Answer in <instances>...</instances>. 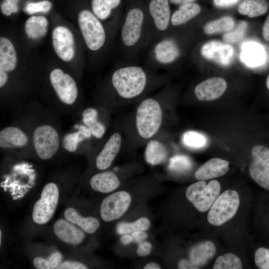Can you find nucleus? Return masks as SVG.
<instances>
[{
	"instance_id": "1",
	"label": "nucleus",
	"mask_w": 269,
	"mask_h": 269,
	"mask_svg": "<svg viewBox=\"0 0 269 269\" xmlns=\"http://www.w3.org/2000/svg\"><path fill=\"white\" fill-rule=\"evenodd\" d=\"M119 30L123 62L135 63L148 45L145 1L126 0Z\"/></svg>"
},
{
	"instance_id": "2",
	"label": "nucleus",
	"mask_w": 269,
	"mask_h": 269,
	"mask_svg": "<svg viewBox=\"0 0 269 269\" xmlns=\"http://www.w3.org/2000/svg\"><path fill=\"white\" fill-rule=\"evenodd\" d=\"M123 62L111 74L110 86L112 91L121 98H135L146 91L150 74L146 69L134 63Z\"/></svg>"
},
{
	"instance_id": "3",
	"label": "nucleus",
	"mask_w": 269,
	"mask_h": 269,
	"mask_svg": "<svg viewBox=\"0 0 269 269\" xmlns=\"http://www.w3.org/2000/svg\"><path fill=\"white\" fill-rule=\"evenodd\" d=\"M77 22L86 46L94 55L102 52L115 36L91 9H81Z\"/></svg>"
},
{
	"instance_id": "4",
	"label": "nucleus",
	"mask_w": 269,
	"mask_h": 269,
	"mask_svg": "<svg viewBox=\"0 0 269 269\" xmlns=\"http://www.w3.org/2000/svg\"><path fill=\"white\" fill-rule=\"evenodd\" d=\"M62 136L58 126L48 120H40L31 124L33 152L40 159L52 158L62 147Z\"/></svg>"
},
{
	"instance_id": "5",
	"label": "nucleus",
	"mask_w": 269,
	"mask_h": 269,
	"mask_svg": "<svg viewBox=\"0 0 269 269\" xmlns=\"http://www.w3.org/2000/svg\"><path fill=\"white\" fill-rule=\"evenodd\" d=\"M48 81L55 99L56 109L63 112L78 109L79 88L71 74L56 67L50 71Z\"/></svg>"
},
{
	"instance_id": "6",
	"label": "nucleus",
	"mask_w": 269,
	"mask_h": 269,
	"mask_svg": "<svg viewBox=\"0 0 269 269\" xmlns=\"http://www.w3.org/2000/svg\"><path fill=\"white\" fill-rule=\"evenodd\" d=\"M144 63L149 66L167 67L181 57L182 48L179 37L172 31L155 40L147 48Z\"/></svg>"
},
{
	"instance_id": "7",
	"label": "nucleus",
	"mask_w": 269,
	"mask_h": 269,
	"mask_svg": "<svg viewBox=\"0 0 269 269\" xmlns=\"http://www.w3.org/2000/svg\"><path fill=\"white\" fill-rule=\"evenodd\" d=\"M170 3L169 0L145 1L148 29L147 48L170 31L172 14Z\"/></svg>"
},
{
	"instance_id": "8",
	"label": "nucleus",
	"mask_w": 269,
	"mask_h": 269,
	"mask_svg": "<svg viewBox=\"0 0 269 269\" xmlns=\"http://www.w3.org/2000/svg\"><path fill=\"white\" fill-rule=\"evenodd\" d=\"M162 113L159 103L154 99L147 98L139 105L136 113V128L143 138H149L161 126Z\"/></svg>"
},
{
	"instance_id": "9",
	"label": "nucleus",
	"mask_w": 269,
	"mask_h": 269,
	"mask_svg": "<svg viewBox=\"0 0 269 269\" xmlns=\"http://www.w3.org/2000/svg\"><path fill=\"white\" fill-rule=\"evenodd\" d=\"M15 124L6 126L0 131L1 150L10 152L22 153L25 150L33 152L31 140V125L26 127Z\"/></svg>"
},
{
	"instance_id": "10",
	"label": "nucleus",
	"mask_w": 269,
	"mask_h": 269,
	"mask_svg": "<svg viewBox=\"0 0 269 269\" xmlns=\"http://www.w3.org/2000/svg\"><path fill=\"white\" fill-rule=\"evenodd\" d=\"M59 195V188L55 182H50L44 185L32 209V218L35 224L44 225L51 220L57 207Z\"/></svg>"
},
{
	"instance_id": "11",
	"label": "nucleus",
	"mask_w": 269,
	"mask_h": 269,
	"mask_svg": "<svg viewBox=\"0 0 269 269\" xmlns=\"http://www.w3.org/2000/svg\"><path fill=\"white\" fill-rule=\"evenodd\" d=\"M240 205V198L237 191H225L215 200L207 214L208 222L216 226L224 224L236 214Z\"/></svg>"
},
{
	"instance_id": "12",
	"label": "nucleus",
	"mask_w": 269,
	"mask_h": 269,
	"mask_svg": "<svg viewBox=\"0 0 269 269\" xmlns=\"http://www.w3.org/2000/svg\"><path fill=\"white\" fill-rule=\"evenodd\" d=\"M220 191V184L217 180H212L208 184L204 180H200L189 186L185 194L197 210L205 212L210 208Z\"/></svg>"
},
{
	"instance_id": "13",
	"label": "nucleus",
	"mask_w": 269,
	"mask_h": 269,
	"mask_svg": "<svg viewBox=\"0 0 269 269\" xmlns=\"http://www.w3.org/2000/svg\"><path fill=\"white\" fill-rule=\"evenodd\" d=\"M122 4L123 0H91L90 9L116 35L123 15Z\"/></svg>"
},
{
	"instance_id": "14",
	"label": "nucleus",
	"mask_w": 269,
	"mask_h": 269,
	"mask_svg": "<svg viewBox=\"0 0 269 269\" xmlns=\"http://www.w3.org/2000/svg\"><path fill=\"white\" fill-rule=\"evenodd\" d=\"M251 156L249 167L250 176L261 187L269 190V147L255 145L251 149Z\"/></svg>"
},
{
	"instance_id": "15",
	"label": "nucleus",
	"mask_w": 269,
	"mask_h": 269,
	"mask_svg": "<svg viewBox=\"0 0 269 269\" xmlns=\"http://www.w3.org/2000/svg\"><path fill=\"white\" fill-rule=\"evenodd\" d=\"M52 43L54 52L62 61L69 62L76 54V43L74 34L67 26H55L52 33Z\"/></svg>"
},
{
	"instance_id": "16",
	"label": "nucleus",
	"mask_w": 269,
	"mask_h": 269,
	"mask_svg": "<svg viewBox=\"0 0 269 269\" xmlns=\"http://www.w3.org/2000/svg\"><path fill=\"white\" fill-rule=\"evenodd\" d=\"M131 199V195L125 191L116 192L106 197L100 206L102 219L108 222L120 218L128 210Z\"/></svg>"
},
{
	"instance_id": "17",
	"label": "nucleus",
	"mask_w": 269,
	"mask_h": 269,
	"mask_svg": "<svg viewBox=\"0 0 269 269\" xmlns=\"http://www.w3.org/2000/svg\"><path fill=\"white\" fill-rule=\"evenodd\" d=\"M18 66V56L13 42L7 37H0V88L7 84L11 74Z\"/></svg>"
},
{
	"instance_id": "18",
	"label": "nucleus",
	"mask_w": 269,
	"mask_h": 269,
	"mask_svg": "<svg viewBox=\"0 0 269 269\" xmlns=\"http://www.w3.org/2000/svg\"><path fill=\"white\" fill-rule=\"evenodd\" d=\"M234 53V48L231 45L218 40L205 43L200 49L204 58L222 66H227L231 63Z\"/></svg>"
},
{
	"instance_id": "19",
	"label": "nucleus",
	"mask_w": 269,
	"mask_h": 269,
	"mask_svg": "<svg viewBox=\"0 0 269 269\" xmlns=\"http://www.w3.org/2000/svg\"><path fill=\"white\" fill-rule=\"evenodd\" d=\"M53 232L61 242L72 246H78L84 241L85 232L66 219H59L54 222Z\"/></svg>"
},
{
	"instance_id": "20",
	"label": "nucleus",
	"mask_w": 269,
	"mask_h": 269,
	"mask_svg": "<svg viewBox=\"0 0 269 269\" xmlns=\"http://www.w3.org/2000/svg\"><path fill=\"white\" fill-rule=\"evenodd\" d=\"M226 81L221 77L209 78L199 83L194 93L199 101H212L220 98L227 88Z\"/></svg>"
},
{
	"instance_id": "21",
	"label": "nucleus",
	"mask_w": 269,
	"mask_h": 269,
	"mask_svg": "<svg viewBox=\"0 0 269 269\" xmlns=\"http://www.w3.org/2000/svg\"><path fill=\"white\" fill-rule=\"evenodd\" d=\"M122 136L114 133L106 142L96 158V166L100 170L108 168L118 153L121 146Z\"/></svg>"
},
{
	"instance_id": "22",
	"label": "nucleus",
	"mask_w": 269,
	"mask_h": 269,
	"mask_svg": "<svg viewBox=\"0 0 269 269\" xmlns=\"http://www.w3.org/2000/svg\"><path fill=\"white\" fill-rule=\"evenodd\" d=\"M229 162L220 158L208 160L199 167L195 173V177L199 180H206L225 175L229 170Z\"/></svg>"
},
{
	"instance_id": "23",
	"label": "nucleus",
	"mask_w": 269,
	"mask_h": 269,
	"mask_svg": "<svg viewBox=\"0 0 269 269\" xmlns=\"http://www.w3.org/2000/svg\"><path fill=\"white\" fill-rule=\"evenodd\" d=\"M92 136L89 129L82 124H78L74 127V131H70L62 136V147L70 153H74L85 140Z\"/></svg>"
},
{
	"instance_id": "24",
	"label": "nucleus",
	"mask_w": 269,
	"mask_h": 269,
	"mask_svg": "<svg viewBox=\"0 0 269 269\" xmlns=\"http://www.w3.org/2000/svg\"><path fill=\"white\" fill-rule=\"evenodd\" d=\"M65 219L77 226L85 233L92 234L100 227L99 220L93 217H85L72 207H68L64 211Z\"/></svg>"
},
{
	"instance_id": "25",
	"label": "nucleus",
	"mask_w": 269,
	"mask_h": 269,
	"mask_svg": "<svg viewBox=\"0 0 269 269\" xmlns=\"http://www.w3.org/2000/svg\"><path fill=\"white\" fill-rule=\"evenodd\" d=\"M201 10L200 5L195 2L179 5L171 14L170 30L187 23L198 15Z\"/></svg>"
},
{
	"instance_id": "26",
	"label": "nucleus",
	"mask_w": 269,
	"mask_h": 269,
	"mask_svg": "<svg viewBox=\"0 0 269 269\" xmlns=\"http://www.w3.org/2000/svg\"><path fill=\"white\" fill-rule=\"evenodd\" d=\"M89 183L93 190L102 193H110L120 185L118 177L111 171H103L94 175Z\"/></svg>"
},
{
	"instance_id": "27",
	"label": "nucleus",
	"mask_w": 269,
	"mask_h": 269,
	"mask_svg": "<svg viewBox=\"0 0 269 269\" xmlns=\"http://www.w3.org/2000/svg\"><path fill=\"white\" fill-rule=\"evenodd\" d=\"M49 22L43 15H32L25 22L24 29L26 37L31 41H37L46 34Z\"/></svg>"
},
{
	"instance_id": "28",
	"label": "nucleus",
	"mask_w": 269,
	"mask_h": 269,
	"mask_svg": "<svg viewBox=\"0 0 269 269\" xmlns=\"http://www.w3.org/2000/svg\"><path fill=\"white\" fill-rule=\"evenodd\" d=\"M216 253V247L211 241H206L193 247L189 253L190 261L197 268L203 266Z\"/></svg>"
},
{
	"instance_id": "29",
	"label": "nucleus",
	"mask_w": 269,
	"mask_h": 269,
	"mask_svg": "<svg viewBox=\"0 0 269 269\" xmlns=\"http://www.w3.org/2000/svg\"><path fill=\"white\" fill-rule=\"evenodd\" d=\"M81 122L90 130L92 136L101 138L106 132L105 125L98 119V112L92 107L85 109L81 113Z\"/></svg>"
},
{
	"instance_id": "30",
	"label": "nucleus",
	"mask_w": 269,
	"mask_h": 269,
	"mask_svg": "<svg viewBox=\"0 0 269 269\" xmlns=\"http://www.w3.org/2000/svg\"><path fill=\"white\" fill-rule=\"evenodd\" d=\"M265 58V51L258 43L248 42L243 45L241 59L247 65L251 67L258 66L264 62Z\"/></svg>"
},
{
	"instance_id": "31",
	"label": "nucleus",
	"mask_w": 269,
	"mask_h": 269,
	"mask_svg": "<svg viewBox=\"0 0 269 269\" xmlns=\"http://www.w3.org/2000/svg\"><path fill=\"white\" fill-rule=\"evenodd\" d=\"M167 157V151L165 146L156 140H150L146 145L145 158L151 165H157L163 162Z\"/></svg>"
},
{
	"instance_id": "32",
	"label": "nucleus",
	"mask_w": 269,
	"mask_h": 269,
	"mask_svg": "<svg viewBox=\"0 0 269 269\" xmlns=\"http://www.w3.org/2000/svg\"><path fill=\"white\" fill-rule=\"evenodd\" d=\"M269 6L266 0H244L239 5L238 10L242 15L254 17L266 13Z\"/></svg>"
},
{
	"instance_id": "33",
	"label": "nucleus",
	"mask_w": 269,
	"mask_h": 269,
	"mask_svg": "<svg viewBox=\"0 0 269 269\" xmlns=\"http://www.w3.org/2000/svg\"><path fill=\"white\" fill-rule=\"evenodd\" d=\"M235 26V21L230 16H224L211 21L205 25L203 31L206 34L229 32Z\"/></svg>"
},
{
	"instance_id": "34",
	"label": "nucleus",
	"mask_w": 269,
	"mask_h": 269,
	"mask_svg": "<svg viewBox=\"0 0 269 269\" xmlns=\"http://www.w3.org/2000/svg\"><path fill=\"white\" fill-rule=\"evenodd\" d=\"M150 225V221L147 218L142 217L132 223H120L117 226V231L119 234L123 235L137 231H146L149 228Z\"/></svg>"
},
{
	"instance_id": "35",
	"label": "nucleus",
	"mask_w": 269,
	"mask_h": 269,
	"mask_svg": "<svg viewBox=\"0 0 269 269\" xmlns=\"http://www.w3.org/2000/svg\"><path fill=\"white\" fill-rule=\"evenodd\" d=\"M242 262L236 255L228 253L218 257L213 266L214 269H241Z\"/></svg>"
},
{
	"instance_id": "36",
	"label": "nucleus",
	"mask_w": 269,
	"mask_h": 269,
	"mask_svg": "<svg viewBox=\"0 0 269 269\" xmlns=\"http://www.w3.org/2000/svg\"><path fill=\"white\" fill-rule=\"evenodd\" d=\"M182 142L184 145L193 148L203 147L207 142V138L203 134L195 131H188L182 136Z\"/></svg>"
},
{
	"instance_id": "37",
	"label": "nucleus",
	"mask_w": 269,
	"mask_h": 269,
	"mask_svg": "<svg viewBox=\"0 0 269 269\" xmlns=\"http://www.w3.org/2000/svg\"><path fill=\"white\" fill-rule=\"evenodd\" d=\"M248 26L247 22L241 21L239 22L235 29H233L225 33L223 36V40L227 43H234L241 40L244 36Z\"/></svg>"
},
{
	"instance_id": "38",
	"label": "nucleus",
	"mask_w": 269,
	"mask_h": 269,
	"mask_svg": "<svg viewBox=\"0 0 269 269\" xmlns=\"http://www.w3.org/2000/svg\"><path fill=\"white\" fill-rule=\"evenodd\" d=\"M53 4L49 0H42L37 2H30L27 3L24 10L28 14L37 13H46L52 8Z\"/></svg>"
},
{
	"instance_id": "39",
	"label": "nucleus",
	"mask_w": 269,
	"mask_h": 269,
	"mask_svg": "<svg viewBox=\"0 0 269 269\" xmlns=\"http://www.w3.org/2000/svg\"><path fill=\"white\" fill-rule=\"evenodd\" d=\"M189 158L185 155H179L172 157L169 163V168L175 171L186 170L191 166Z\"/></svg>"
},
{
	"instance_id": "40",
	"label": "nucleus",
	"mask_w": 269,
	"mask_h": 269,
	"mask_svg": "<svg viewBox=\"0 0 269 269\" xmlns=\"http://www.w3.org/2000/svg\"><path fill=\"white\" fill-rule=\"evenodd\" d=\"M255 262L261 269H269V249L261 247L255 253Z\"/></svg>"
},
{
	"instance_id": "41",
	"label": "nucleus",
	"mask_w": 269,
	"mask_h": 269,
	"mask_svg": "<svg viewBox=\"0 0 269 269\" xmlns=\"http://www.w3.org/2000/svg\"><path fill=\"white\" fill-rule=\"evenodd\" d=\"M19 0H3L0 4V10L2 13L6 16H9L18 10V3Z\"/></svg>"
},
{
	"instance_id": "42",
	"label": "nucleus",
	"mask_w": 269,
	"mask_h": 269,
	"mask_svg": "<svg viewBox=\"0 0 269 269\" xmlns=\"http://www.w3.org/2000/svg\"><path fill=\"white\" fill-rule=\"evenodd\" d=\"M87 266L77 261L66 260L62 261L56 269H87Z\"/></svg>"
},
{
	"instance_id": "43",
	"label": "nucleus",
	"mask_w": 269,
	"mask_h": 269,
	"mask_svg": "<svg viewBox=\"0 0 269 269\" xmlns=\"http://www.w3.org/2000/svg\"><path fill=\"white\" fill-rule=\"evenodd\" d=\"M33 264L37 269H50L49 261L47 259L42 257H35L33 259Z\"/></svg>"
},
{
	"instance_id": "44",
	"label": "nucleus",
	"mask_w": 269,
	"mask_h": 269,
	"mask_svg": "<svg viewBox=\"0 0 269 269\" xmlns=\"http://www.w3.org/2000/svg\"><path fill=\"white\" fill-rule=\"evenodd\" d=\"M152 248L150 243L148 242H140L137 249L136 253L138 256L143 257L148 255Z\"/></svg>"
},
{
	"instance_id": "45",
	"label": "nucleus",
	"mask_w": 269,
	"mask_h": 269,
	"mask_svg": "<svg viewBox=\"0 0 269 269\" xmlns=\"http://www.w3.org/2000/svg\"><path fill=\"white\" fill-rule=\"evenodd\" d=\"M48 259L50 265V269H56L59 264L62 261V255L58 251L52 253Z\"/></svg>"
},
{
	"instance_id": "46",
	"label": "nucleus",
	"mask_w": 269,
	"mask_h": 269,
	"mask_svg": "<svg viewBox=\"0 0 269 269\" xmlns=\"http://www.w3.org/2000/svg\"><path fill=\"white\" fill-rule=\"evenodd\" d=\"M214 4L218 7H226L237 3L239 0H213Z\"/></svg>"
},
{
	"instance_id": "47",
	"label": "nucleus",
	"mask_w": 269,
	"mask_h": 269,
	"mask_svg": "<svg viewBox=\"0 0 269 269\" xmlns=\"http://www.w3.org/2000/svg\"><path fill=\"white\" fill-rule=\"evenodd\" d=\"M134 241L136 242H141L147 237V235L143 231H137L132 233Z\"/></svg>"
},
{
	"instance_id": "48",
	"label": "nucleus",
	"mask_w": 269,
	"mask_h": 269,
	"mask_svg": "<svg viewBox=\"0 0 269 269\" xmlns=\"http://www.w3.org/2000/svg\"><path fill=\"white\" fill-rule=\"evenodd\" d=\"M262 33L265 40L269 41V14L263 25Z\"/></svg>"
},
{
	"instance_id": "49",
	"label": "nucleus",
	"mask_w": 269,
	"mask_h": 269,
	"mask_svg": "<svg viewBox=\"0 0 269 269\" xmlns=\"http://www.w3.org/2000/svg\"><path fill=\"white\" fill-rule=\"evenodd\" d=\"M178 268L182 269H198L190 261L189 262L186 260H181L178 264Z\"/></svg>"
},
{
	"instance_id": "50",
	"label": "nucleus",
	"mask_w": 269,
	"mask_h": 269,
	"mask_svg": "<svg viewBox=\"0 0 269 269\" xmlns=\"http://www.w3.org/2000/svg\"><path fill=\"white\" fill-rule=\"evenodd\" d=\"M121 243L123 245H128L134 241L132 235L129 234H124L120 239Z\"/></svg>"
},
{
	"instance_id": "51",
	"label": "nucleus",
	"mask_w": 269,
	"mask_h": 269,
	"mask_svg": "<svg viewBox=\"0 0 269 269\" xmlns=\"http://www.w3.org/2000/svg\"><path fill=\"white\" fill-rule=\"evenodd\" d=\"M196 0H169L170 3L178 5L189 2H194Z\"/></svg>"
},
{
	"instance_id": "52",
	"label": "nucleus",
	"mask_w": 269,
	"mask_h": 269,
	"mask_svg": "<svg viewBox=\"0 0 269 269\" xmlns=\"http://www.w3.org/2000/svg\"><path fill=\"white\" fill-rule=\"evenodd\" d=\"M144 269H160V267L155 263H149L143 268Z\"/></svg>"
},
{
	"instance_id": "53",
	"label": "nucleus",
	"mask_w": 269,
	"mask_h": 269,
	"mask_svg": "<svg viewBox=\"0 0 269 269\" xmlns=\"http://www.w3.org/2000/svg\"><path fill=\"white\" fill-rule=\"evenodd\" d=\"M266 86L268 89L269 90V74H268L266 79Z\"/></svg>"
},
{
	"instance_id": "54",
	"label": "nucleus",
	"mask_w": 269,
	"mask_h": 269,
	"mask_svg": "<svg viewBox=\"0 0 269 269\" xmlns=\"http://www.w3.org/2000/svg\"><path fill=\"white\" fill-rule=\"evenodd\" d=\"M1 230H0V244L1 245Z\"/></svg>"
}]
</instances>
